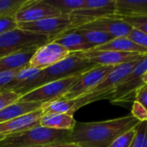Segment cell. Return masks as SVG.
<instances>
[{
    "label": "cell",
    "instance_id": "obj_1",
    "mask_svg": "<svg viewBox=\"0 0 147 147\" xmlns=\"http://www.w3.org/2000/svg\"><path fill=\"white\" fill-rule=\"evenodd\" d=\"M140 121L131 114L116 119L77 122L64 142L77 144L82 147H109L120 135L135 127Z\"/></svg>",
    "mask_w": 147,
    "mask_h": 147
},
{
    "label": "cell",
    "instance_id": "obj_2",
    "mask_svg": "<svg viewBox=\"0 0 147 147\" xmlns=\"http://www.w3.org/2000/svg\"><path fill=\"white\" fill-rule=\"evenodd\" d=\"M96 66L100 65L93 64L88 59L81 58L75 53H71L70 56L61 60L60 62L40 71L36 78H34L27 85L16 92L22 96L26 93L46 84L73 76L81 75L82 73Z\"/></svg>",
    "mask_w": 147,
    "mask_h": 147
},
{
    "label": "cell",
    "instance_id": "obj_3",
    "mask_svg": "<svg viewBox=\"0 0 147 147\" xmlns=\"http://www.w3.org/2000/svg\"><path fill=\"white\" fill-rule=\"evenodd\" d=\"M70 131L51 129L40 125L7 135L0 146H47L64 142Z\"/></svg>",
    "mask_w": 147,
    "mask_h": 147
},
{
    "label": "cell",
    "instance_id": "obj_4",
    "mask_svg": "<svg viewBox=\"0 0 147 147\" xmlns=\"http://www.w3.org/2000/svg\"><path fill=\"white\" fill-rule=\"evenodd\" d=\"M50 41L45 35L34 34L20 28L0 34V59L20 51L39 47Z\"/></svg>",
    "mask_w": 147,
    "mask_h": 147
},
{
    "label": "cell",
    "instance_id": "obj_5",
    "mask_svg": "<svg viewBox=\"0 0 147 147\" xmlns=\"http://www.w3.org/2000/svg\"><path fill=\"white\" fill-rule=\"evenodd\" d=\"M17 28L34 34L45 35L53 41L59 36L71 31V22L70 16L60 15L56 17L45 18L32 22L17 23Z\"/></svg>",
    "mask_w": 147,
    "mask_h": 147
},
{
    "label": "cell",
    "instance_id": "obj_6",
    "mask_svg": "<svg viewBox=\"0 0 147 147\" xmlns=\"http://www.w3.org/2000/svg\"><path fill=\"white\" fill-rule=\"evenodd\" d=\"M78 77L79 75L46 84L22 96L19 101L46 103L61 99L76 82Z\"/></svg>",
    "mask_w": 147,
    "mask_h": 147
},
{
    "label": "cell",
    "instance_id": "obj_7",
    "mask_svg": "<svg viewBox=\"0 0 147 147\" xmlns=\"http://www.w3.org/2000/svg\"><path fill=\"white\" fill-rule=\"evenodd\" d=\"M115 66H96L81 75L61 99H73L90 93L99 84Z\"/></svg>",
    "mask_w": 147,
    "mask_h": 147
},
{
    "label": "cell",
    "instance_id": "obj_8",
    "mask_svg": "<svg viewBox=\"0 0 147 147\" xmlns=\"http://www.w3.org/2000/svg\"><path fill=\"white\" fill-rule=\"evenodd\" d=\"M147 72V56L140 61L126 79L115 90L110 100L113 103L134 102V93L137 89L145 84L143 76Z\"/></svg>",
    "mask_w": 147,
    "mask_h": 147
},
{
    "label": "cell",
    "instance_id": "obj_9",
    "mask_svg": "<svg viewBox=\"0 0 147 147\" xmlns=\"http://www.w3.org/2000/svg\"><path fill=\"white\" fill-rule=\"evenodd\" d=\"M78 56L88 59L90 62L100 66H117L131 61L144 59L147 54L135 53H123L116 51H102L91 49L85 52L75 53Z\"/></svg>",
    "mask_w": 147,
    "mask_h": 147
},
{
    "label": "cell",
    "instance_id": "obj_10",
    "mask_svg": "<svg viewBox=\"0 0 147 147\" xmlns=\"http://www.w3.org/2000/svg\"><path fill=\"white\" fill-rule=\"evenodd\" d=\"M65 47L55 41H49L36 49L32 56L28 66L37 70H45L70 56Z\"/></svg>",
    "mask_w": 147,
    "mask_h": 147
},
{
    "label": "cell",
    "instance_id": "obj_11",
    "mask_svg": "<svg viewBox=\"0 0 147 147\" xmlns=\"http://www.w3.org/2000/svg\"><path fill=\"white\" fill-rule=\"evenodd\" d=\"M60 12L46 0H26L14 17L17 23L32 22L45 18L59 16Z\"/></svg>",
    "mask_w": 147,
    "mask_h": 147
},
{
    "label": "cell",
    "instance_id": "obj_12",
    "mask_svg": "<svg viewBox=\"0 0 147 147\" xmlns=\"http://www.w3.org/2000/svg\"><path fill=\"white\" fill-rule=\"evenodd\" d=\"M75 29H90L109 34L115 38L127 37L133 29V27L120 18L105 16L96 19ZM73 30V29H72Z\"/></svg>",
    "mask_w": 147,
    "mask_h": 147
},
{
    "label": "cell",
    "instance_id": "obj_13",
    "mask_svg": "<svg viewBox=\"0 0 147 147\" xmlns=\"http://www.w3.org/2000/svg\"><path fill=\"white\" fill-rule=\"evenodd\" d=\"M141 59L115 66V69L90 93H105L109 91H115V90L126 79V78L132 72Z\"/></svg>",
    "mask_w": 147,
    "mask_h": 147
},
{
    "label": "cell",
    "instance_id": "obj_14",
    "mask_svg": "<svg viewBox=\"0 0 147 147\" xmlns=\"http://www.w3.org/2000/svg\"><path fill=\"white\" fill-rule=\"evenodd\" d=\"M43 115V110L40 109L8 121L0 123V134L9 135L38 126L40 125V120Z\"/></svg>",
    "mask_w": 147,
    "mask_h": 147
},
{
    "label": "cell",
    "instance_id": "obj_15",
    "mask_svg": "<svg viewBox=\"0 0 147 147\" xmlns=\"http://www.w3.org/2000/svg\"><path fill=\"white\" fill-rule=\"evenodd\" d=\"M38 47L26 49L0 59V72L19 71L28 65L29 61Z\"/></svg>",
    "mask_w": 147,
    "mask_h": 147
},
{
    "label": "cell",
    "instance_id": "obj_16",
    "mask_svg": "<svg viewBox=\"0 0 147 147\" xmlns=\"http://www.w3.org/2000/svg\"><path fill=\"white\" fill-rule=\"evenodd\" d=\"M53 41L57 42L71 53L85 52L93 49V47L90 45L82 35L74 31L67 32L54 39Z\"/></svg>",
    "mask_w": 147,
    "mask_h": 147
},
{
    "label": "cell",
    "instance_id": "obj_17",
    "mask_svg": "<svg viewBox=\"0 0 147 147\" xmlns=\"http://www.w3.org/2000/svg\"><path fill=\"white\" fill-rule=\"evenodd\" d=\"M76 123L73 115L68 114H44L40 120L42 127L64 131H71Z\"/></svg>",
    "mask_w": 147,
    "mask_h": 147
},
{
    "label": "cell",
    "instance_id": "obj_18",
    "mask_svg": "<svg viewBox=\"0 0 147 147\" xmlns=\"http://www.w3.org/2000/svg\"><path fill=\"white\" fill-rule=\"evenodd\" d=\"M42 102H21L8 106L7 108L0 110V123L8 121L21 115L31 113L33 111L41 109Z\"/></svg>",
    "mask_w": 147,
    "mask_h": 147
},
{
    "label": "cell",
    "instance_id": "obj_19",
    "mask_svg": "<svg viewBox=\"0 0 147 147\" xmlns=\"http://www.w3.org/2000/svg\"><path fill=\"white\" fill-rule=\"evenodd\" d=\"M95 50L102 51H116L123 53H135L140 54H147V48H145L134 43L127 37H118L112 40L94 48Z\"/></svg>",
    "mask_w": 147,
    "mask_h": 147
},
{
    "label": "cell",
    "instance_id": "obj_20",
    "mask_svg": "<svg viewBox=\"0 0 147 147\" xmlns=\"http://www.w3.org/2000/svg\"><path fill=\"white\" fill-rule=\"evenodd\" d=\"M115 15L147 16V0H116Z\"/></svg>",
    "mask_w": 147,
    "mask_h": 147
},
{
    "label": "cell",
    "instance_id": "obj_21",
    "mask_svg": "<svg viewBox=\"0 0 147 147\" xmlns=\"http://www.w3.org/2000/svg\"><path fill=\"white\" fill-rule=\"evenodd\" d=\"M40 72V70H37L35 68L29 67L28 65L19 70L13 79L10 81V83L3 89V91L5 90H13L17 91L20 89L23 88L25 85H27L30 81H32L34 78L37 77V75Z\"/></svg>",
    "mask_w": 147,
    "mask_h": 147
},
{
    "label": "cell",
    "instance_id": "obj_22",
    "mask_svg": "<svg viewBox=\"0 0 147 147\" xmlns=\"http://www.w3.org/2000/svg\"><path fill=\"white\" fill-rule=\"evenodd\" d=\"M71 31L77 32L80 35L83 36V38L90 44L93 47V49L96 47H98L110 40H112L113 39H115V37H113L112 35L109 34H105L100 31H96V30H90V29H73Z\"/></svg>",
    "mask_w": 147,
    "mask_h": 147
},
{
    "label": "cell",
    "instance_id": "obj_23",
    "mask_svg": "<svg viewBox=\"0 0 147 147\" xmlns=\"http://www.w3.org/2000/svg\"><path fill=\"white\" fill-rule=\"evenodd\" d=\"M53 7L56 8L61 15L70 16L74 11L82 9L84 0H46Z\"/></svg>",
    "mask_w": 147,
    "mask_h": 147
},
{
    "label": "cell",
    "instance_id": "obj_24",
    "mask_svg": "<svg viewBox=\"0 0 147 147\" xmlns=\"http://www.w3.org/2000/svg\"><path fill=\"white\" fill-rule=\"evenodd\" d=\"M116 0H84L82 9L96 10H109L115 13Z\"/></svg>",
    "mask_w": 147,
    "mask_h": 147
},
{
    "label": "cell",
    "instance_id": "obj_25",
    "mask_svg": "<svg viewBox=\"0 0 147 147\" xmlns=\"http://www.w3.org/2000/svg\"><path fill=\"white\" fill-rule=\"evenodd\" d=\"M26 0H0V17L14 16Z\"/></svg>",
    "mask_w": 147,
    "mask_h": 147
},
{
    "label": "cell",
    "instance_id": "obj_26",
    "mask_svg": "<svg viewBox=\"0 0 147 147\" xmlns=\"http://www.w3.org/2000/svg\"><path fill=\"white\" fill-rule=\"evenodd\" d=\"M112 17L120 18L122 21L126 22L133 28H137L140 31L147 34V16H117V15H110Z\"/></svg>",
    "mask_w": 147,
    "mask_h": 147
},
{
    "label": "cell",
    "instance_id": "obj_27",
    "mask_svg": "<svg viewBox=\"0 0 147 147\" xmlns=\"http://www.w3.org/2000/svg\"><path fill=\"white\" fill-rule=\"evenodd\" d=\"M136 127L120 135L109 145V147H130L136 134Z\"/></svg>",
    "mask_w": 147,
    "mask_h": 147
},
{
    "label": "cell",
    "instance_id": "obj_28",
    "mask_svg": "<svg viewBox=\"0 0 147 147\" xmlns=\"http://www.w3.org/2000/svg\"><path fill=\"white\" fill-rule=\"evenodd\" d=\"M20 97L21 96L13 90L0 91V110L17 102L20 100Z\"/></svg>",
    "mask_w": 147,
    "mask_h": 147
},
{
    "label": "cell",
    "instance_id": "obj_29",
    "mask_svg": "<svg viewBox=\"0 0 147 147\" xmlns=\"http://www.w3.org/2000/svg\"><path fill=\"white\" fill-rule=\"evenodd\" d=\"M127 38L131 40L134 43L138 44L139 46L147 48V34H146L145 32L133 28V29L128 34Z\"/></svg>",
    "mask_w": 147,
    "mask_h": 147
},
{
    "label": "cell",
    "instance_id": "obj_30",
    "mask_svg": "<svg viewBox=\"0 0 147 147\" xmlns=\"http://www.w3.org/2000/svg\"><path fill=\"white\" fill-rule=\"evenodd\" d=\"M131 115L140 122L147 121V109L142 104L136 101L133 102Z\"/></svg>",
    "mask_w": 147,
    "mask_h": 147
},
{
    "label": "cell",
    "instance_id": "obj_31",
    "mask_svg": "<svg viewBox=\"0 0 147 147\" xmlns=\"http://www.w3.org/2000/svg\"><path fill=\"white\" fill-rule=\"evenodd\" d=\"M17 28V22L14 16L0 17V34Z\"/></svg>",
    "mask_w": 147,
    "mask_h": 147
},
{
    "label": "cell",
    "instance_id": "obj_32",
    "mask_svg": "<svg viewBox=\"0 0 147 147\" xmlns=\"http://www.w3.org/2000/svg\"><path fill=\"white\" fill-rule=\"evenodd\" d=\"M134 101L142 104L147 109V84H145L135 90Z\"/></svg>",
    "mask_w": 147,
    "mask_h": 147
},
{
    "label": "cell",
    "instance_id": "obj_33",
    "mask_svg": "<svg viewBox=\"0 0 147 147\" xmlns=\"http://www.w3.org/2000/svg\"><path fill=\"white\" fill-rule=\"evenodd\" d=\"M17 71H18L0 72V91H3V89L10 83Z\"/></svg>",
    "mask_w": 147,
    "mask_h": 147
},
{
    "label": "cell",
    "instance_id": "obj_34",
    "mask_svg": "<svg viewBox=\"0 0 147 147\" xmlns=\"http://www.w3.org/2000/svg\"><path fill=\"white\" fill-rule=\"evenodd\" d=\"M51 147H82L77 144H73V143H66V142H62V143H58V144H54L52 145Z\"/></svg>",
    "mask_w": 147,
    "mask_h": 147
},
{
    "label": "cell",
    "instance_id": "obj_35",
    "mask_svg": "<svg viewBox=\"0 0 147 147\" xmlns=\"http://www.w3.org/2000/svg\"><path fill=\"white\" fill-rule=\"evenodd\" d=\"M140 147H147V121H146V131H145V134L141 142Z\"/></svg>",
    "mask_w": 147,
    "mask_h": 147
},
{
    "label": "cell",
    "instance_id": "obj_36",
    "mask_svg": "<svg viewBox=\"0 0 147 147\" xmlns=\"http://www.w3.org/2000/svg\"><path fill=\"white\" fill-rule=\"evenodd\" d=\"M142 80H143V83L144 84H147V72L143 76V79Z\"/></svg>",
    "mask_w": 147,
    "mask_h": 147
},
{
    "label": "cell",
    "instance_id": "obj_37",
    "mask_svg": "<svg viewBox=\"0 0 147 147\" xmlns=\"http://www.w3.org/2000/svg\"><path fill=\"white\" fill-rule=\"evenodd\" d=\"M7 135H4V134H0V142H2L4 139H5V137H6Z\"/></svg>",
    "mask_w": 147,
    "mask_h": 147
},
{
    "label": "cell",
    "instance_id": "obj_38",
    "mask_svg": "<svg viewBox=\"0 0 147 147\" xmlns=\"http://www.w3.org/2000/svg\"><path fill=\"white\" fill-rule=\"evenodd\" d=\"M0 147H10V146H0ZM18 147H51V146H18Z\"/></svg>",
    "mask_w": 147,
    "mask_h": 147
}]
</instances>
